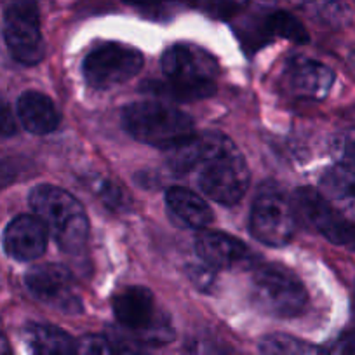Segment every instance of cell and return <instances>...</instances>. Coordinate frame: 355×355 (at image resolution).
Wrapping results in <instances>:
<instances>
[{"label":"cell","mask_w":355,"mask_h":355,"mask_svg":"<svg viewBox=\"0 0 355 355\" xmlns=\"http://www.w3.org/2000/svg\"><path fill=\"white\" fill-rule=\"evenodd\" d=\"M169 166L174 173H197V185L214 202L234 206L244 197L249 169L235 143L221 132L192 136L171 150Z\"/></svg>","instance_id":"cell-1"},{"label":"cell","mask_w":355,"mask_h":355,"mask_svg":"<svg viewBox=\"0 0 355 355\" xmlns=\"http://www.w3.org/2000/svg\"><path fill=\"white\" fill-rule=\"evenodd\" d=\"M162 71L167 80L146 82L143 89L155 96L178 101H197L216 93V60L207 51L192 44H176L162 56Z\"/></svg>","instance_id":"cell-2"},{"label":"cell","mask_w":355,"mask_h":355,"mask_svg":"<svg viewBox=\"0 0 355 355\" xmlns=\"http://www.w3.org/2000/svg\"><path fill=\"white\" fill-rule=\"evenodd\" d=\"M30 206L63 251L75 254L84 249L89 218L70 192L54 185H39L30 193Z\"/></svg>","instance_id":"cell-3"},{"label":"cell","mask_w":355,"mask_h":355,"mask_svg":"<svg viewBox=\"0 0 355 355\" xmlns=\"http://www.w3.org/2000/svg\"><path fill=\"white\" fill-rule=\"evenodd\" d=\"M122 121L132 138L162 150L176 148L193 136V121L185 112L157 101L128 105Z\"/></svg>","instance_id":"cell-4"},{"label":"cell","mask_w":355,"mask_h":355,"mask_svg":"<svg viewBox=\"0 0 355 355\" xmlns=\"http://www.w3.org/2000/svg\"><path fill=\"white\" fill-rule=\"evenodd\" d=\"M114 312L119 324L139 343L164 345L174 338L171 319L159 309L148 288L131 286L114 298Z\"/></svg>","instance_id":"cell-5"},{"label":"cell","mask_w":355,"mask_h":355,"mask_svg":"<svg viewBox=\"0 0 355 355\" xmlns=\"http://www.w3.org/2000/svg\"><path fill=\"white\" fill-rule=\"evenodd\" d=\"M252 298L263 312L274 317H296L305 310V286L288 268L263 265L252 274Z\"/></svg>","instance_id":"cell-6"},{"label":"cell","mask_w":355,"mask_h":355,"mask_svg":"<svg viewBox=\"0 0 355 355\" xmlns=\"http://www.w3.org/2000/svg\"><path fill=\"white\" fill-rule=\"evenodd\" d=\"M4 37L19 63L32 67L42 61L44 39L37 0H9L4 15Z\"/></svg>","instance_id":"cell-7"},{"label":"cell","mask_w":355,"mask_h":355,"mask_svg":"<svg viewBox=\"0 0 355 355\" xmlns=\"http://www.w3.org/2000/svg\"><path fill=\"white\" fill-rule=\"evenodd\" d=\"M249 228L263 244L282 248L295 237L298 216L295 207L281 192L268 190L256 197L249 218Z\"/></svg>","instance_id":"cell-8"},{"label":"cell","mask_w":355,"mask_h":355,"mask_svg":"<svg viewBox=\"0 0 355 355\" xmlns=\"http://www.w3.org/2000/svg\"><path fill=\"white\" fill-rule=\"evenodd\" d=\"M141 67L143 56L138 49L125 44L108 42L85 56L82 73L89 85L107 89L128 82L139 73Z\"/></svg>","instance_id":"cell-9"},{"label":"cell","mask_w":355,"mask_h":355,"mask_svg":"<svg viewBox=\"0 0 355 355\" xmlns=\"http://www.w3.org/2000/svg\"><path fill=\"white\" fill-rule=\"evenodd\" d=\"M293 207L298 220L305 221L327 241L355 251V223L345 220L322 193L313 189H298Z\"/></svg>","instance_id":"cell-10"},{"label":"cell","mask_w":355,"mask_h":355,"mask_svg":"<svg viewBox=\"0 0 355 355\" xmlns=\"http://www.w3.org/2000/svg\"><path fill=\"white\" fill-rule=\"evenodd\" d=\"M25 282L37 300L54 306L60 312L77 315L84 310L73 275L67 266L54 263L37 265L26 274Z\"/></svg>","instance_id":"cell-11"},{"label":"cell","mask_w":355,"mask_h":355,"mask_svg":"<svg viewBox=\"0 0 355 355\" xmlns=\"http://www.w3.org/2000/svg\"><path fill=\"white\" fill-rule=\"evenodd\" d=\"M333 82L334 71L327 64L305 56L289 58L281 73L282 91L298 100H324Z\"/></svg>","instance_id":"cell-12"},{"label":"cell","mask_w":355,"mask_h":355,"mask_svg":"<svg viewBox=\"0 0 355 355\" xmlns=\"http://www.w3.org/2000/svg\"><path fill=\"white\" fill-rule=\"evenodd\" d=\"M47 234L40 218L28 214L15 218L4 232L6 252L18 261H33L46 252Z\"/></svg>","instance_id":"cell-13"},{"label":"cell","mask_w":355,"mask_h":355,"mask_svg":"<svg viewBox=\"0 0 355 355\" xmlns=\"http://www.w3.org/2000/svg\"><path fill=\"white\" fill-rule=\"evenodd\" d=\"M196 251L213 268H230L248 258L249 249L239 239L225 232H200L196 239Z\"/></svg>","instance_id":"cell-14"},{"label":"cell","mask_w":355,"mask_h":355,"mask_svg":"<svg viewBox=\"0 0 355 355\" xmlns=\"http://www.w3.org/2000/svg\"><path fill=\"white\" fill-rule=\"evenodd\" d=\"M322 196L340 214L355 218V166L336 164L320 180Z\"/></svg>","instance_id":"cell-15"},{"label":"cell","mask_w":355,"mask_h":355,"mask_svg":"<svg viewBox=\"0 0 355 355\" xmlns=\"http://www.w3.org/2000/svg\"><path fill=\"white\" fill-rule=\"evenodd\" d=\"M18 117L26 131L33 135H49L60 125V112L46 94L28 91L18 100Z\"/></svg>","instance_id":"cell-16"},{"label":"cell","mask_w":355,"mask_h":355,"mask_svg":"<svg viewBox=\"0 0 355 355\" xmlns=\"http://www.w3.org/2000/svg\"><path fill=\"white\" fill-rule=\"evenodd\" d=\"M171 213L190 228H206L213 221V209L199 196L183 187H173L166 193Z\"/></svg>","instance_id":"cell-17"},{"label":"cell","mask_w":355,"mask_h":355,"mask_svg":"<svg viewBox=\"0 0 355 355\" xmlns=\"http://www.w3.org/2000/svg\"><path fill=\"white\" fill-rule=\"evenodd\" d=\"M25 338L32 355H77L73 338L51 324H28Z\"/></svg>","instance_id":"cell-18"},{"label":"cell","mask_w":355,"mask_h":355,"mask_svg":"<svg viewBox=\"0 0 355 355\" xmlns=\"http://www.w3.org/2000/svg\"><path fill=\"white\" fill-rule=\"evenodd\" d=\"M296 4L322 25L338 28L350 21V11L340 0H296Z\"/></svg>","instance_id":"cell-19"},{"label":"cell","mask_w":355,"mask_h":355,"mask_svg":"<svg viewBox=\"0 0 355 355\" xmlns=\"http://www.w3.org/2000/svg\"><path fill=\"white\" fill-rule=\"evenodd\" d=\"M261 355H326V350L289 334H268L259 343Z\"/></svg>","instance_id":"cell-20"},{"label":"cell","mask_w":355,"mask_h":355,"mask_svg":"<svg viewBox=\"0 0 355 355\" xmlns=\"http://www.w3.org/2000/svg\"><path fill=\"white\" fill-rule=\"evenodd\" d=\"M263 28H265L266 35L282 37V39L293 40L296 44L309 42V32L305 30V26L288 11H275L266 16Z\"/></svg>","instance_id":"cell-21"},{"label":"cell","mask_w":355,"mask_h":355,"mask_svg":"<svg viewBox=\"0 0 355 355\" xmlns=\"http://www.w3.org/2000/svg\"><path fill=\"white\" fill-rule=\"evenodd\" d=\"M93 189L98 193L101 200L107 204L108 207H114V209H124L129 204V197L125 193L124 189H121L119 185H115L110 180H93Z\"/></svg>","instance_id":"cell-22"},{"label":"cell","mask_w":355,"mask_h":355,"mask_svg":"<svg viewBox=\"0 0 355 355\" xmlns=\"http://www.w3.org/2000/svg\"><path fill=\"white\" fill-rule=\"evenodd\" d=\"M124 2L152 19L171 18L176 9V0H124Z\"/></svg>","instance_id":"cell-23"},{"label":"cell","mask_w":355,"mask_h":355,"mask_svg":"<svg viewBox=\"0 0 355 355\" xmlns=\"http://www.w3.org/2000/svg\"><path fill=\"white\" fill-rule=\"evenodd\" d=\"M199 11L206 12L207 16L216 19H228L237 12V2L235 0H192Z\"/></svg>","instance_id":"cell-24"},{"label":"cell","mask_w":355,"mask_h":355,"mask_svg":"<svg viewBox=\"0 0 355 355\" xmlns=\"http://www.w3.org/2000/svg\"><path fill=\"white\" fill-rule=\"evenodd\" d=\"M334 153L341 164L355 166V128L338 136L334 141Z\"/></svg>","instance_id":"cell-25"},{"label":"cell","mask_w":355,"mask_h":355,"mask_svg":"<svg viewBox=\"0 0 355 355\" xmlns=\"http://www.w3.org/2000/svg\"><path fill=\"white\" fill-rule=\"evenodd\" d=\"M18 131L16 117L8 101L0 96V138H11Z\"/></svg>","instance_id":"cell-26"},{"label":"cell","mask_w":355,"mask_h":355,"mask_svg":"<svg viewBox=\"0 0 355 355\" xmlns=\"http://www.w3.org/2000/svg\"><path fill=\"white\" fill-rule=\"evenodd\" d=\"M326 355H355V329L347 331L341 334L329 350H326Z\"/></svg>","instance_id":"cell-27"},{"label":"cell","mask_w":355,"mask_h":355,"mask_svg":"<svg viewBox=\"0 0 355 355\" xmlns=\"http://www.w3.org/2000/svg\"><path fill=\"white\" fill-rule=\"evenodd\" d=\"M350 61H352V64H354V68H355V51H354V53H352V56H350Z\"/></svg>","instance_id":"cell-28"},{"label":"cell","mask_w":355,"mask_h":355,"mask_svg":"<svg viewBox=\"0 0 355 355\" xmlns=\"http://www.w3.org/2000/svg\"><path fill=\"white\" fill-rule=\"evenodd\" d=\"M256 2H261V4H268V2H274V0H256Z\"/></svg>","instance_id":"cell-29"}]
</instances>
